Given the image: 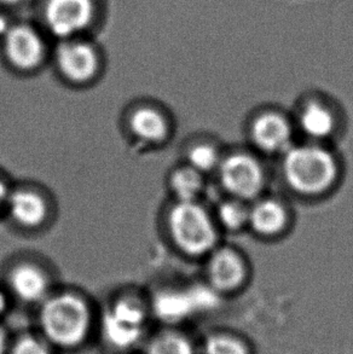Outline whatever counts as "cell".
<instances>
[{
	"instance_id": "3957f363",
	"label": "cell",
	"mask_w": 353,
	"mask_h": 354,
	"mask_svg": "<svg viewBox=\"0 0 353 354\" xmlns=\"http://www.w3.org/2000/svg\"><path fill=\"white\" fill-rule=\"evenodd\" d=\"M215 178L224 195L249 203L267 192L269 187L265 158L249 147L225 149Z\"/></svg>"
},
{
	"instance_id": "277c9868",
	"label": "cell",
	"mask_w": 353,
	"mask_h": 354,
	"mask_svg": "<svg viewBox=\"0 0 353 354\" xmlns=\"http://www.w3.org/2000/svg\"><path fill=\"white\" fill-rule=\"evenodd\" d=\"M247 147L264 158H280L299 139L291 113L281 106H263L246 121Z\"/></svg>"
},
{
	"instance_id": "44dd1931",
	"label": "cell",
	"mask_w": 353,
	"mask_h": 354,
	"mask_svg": "<svg viewBox=\"0 0 353 354\" xmlns=\"http://www.w3.org/2000/svg\"><path fill=\"white\" fill-rule=\"evenodd\" d=\"M148 354H196V350L185 336L166 333L150 344Z\"/></svg>"
},
{
	"instance_id": "4316f807",
	"label": "cell",
	"mask_w": 353,
	"mask_h": 354,
	"mask_svg": "<svg viewBox=\"0 0 353 354\" xmlns=\"http://www.w3.org/2000/svg\"><path fill=\"white\" fill-rule=\"evenodd\" d=\"M24 0H0V5H4V6H14V5L19 4L22 3Z\"/></svg>"
},
{
	"instance_id": "ffe728a7",
	"label": "cell",
	"mask_w": 353,
	"mask_h": 354,
	"mask_svg": "<svg viewBox=\"0 0 353 354\" xmlns=\"http://www.w3.org/2000/svg\"><path fill=\"white\" fill-rule=\"evenodd\" d=\"M202 354H251V352L248 345L239 336L218 331L206 337Z\"/></svg>"
},
{
	"instance_id": "4fadbf2b",
	"label": "cell",
	"mask_w": 353,
	"mask_h": 354,
	"mask_svg": "<svg viewBox=\"0 0 353 354\" xmlns=\"http://www.w3.org/2000/svg\"><path fill=\"white\" fill-rule=\"evenodd\" d=\"M208 178L185 162L173 168L168 177V189L173 201H202L208 187Z\"/></svg>"
},
{
	"instance_id": "5bb4252c",
	"label": "cell",
	"mask_w": 353,
	"mask_h": 354,
	"mask_svg": "<svg viewBox=\"0 0 353 354\" xmlns=\"http://www.w3.org/2000/svg\"><path fill=\"white\" fill-rule=\"evenodd\" d=\"M6 207L11 218L24 227H38L48 216V205L45 200L28 190L10 192Z\"/></svg>"
},
{
	"instance_id": "7c38bea8",
	"label": "cell",
	"mask_w": 353,
	"mask_h": 354,
	"mask_svg": "<svg viewBox=\"0 0 353 354\" xmlns=\"http://www.w3.org/2000/svg\"><path fill=\"white\" fill-rule=\"evenodd\" d=\"M145 312L132 299L115 302L103 318V334L111 345L126 348L138 340L143 330Z\"/></svg>"
},
{
	"instance_id": "cb8c5ba5",
	"label": "cell",
	"mask_w": 353,
	"mask_h": 354,
	"mask_svg": "<svg viewBox=\"0 0 353 354\" xmlns=\"http://www.w3.org/2000/svg\"><path fill=\"white\" fill-rule=\"evenodd\" d=\"M10 192L8 190V187L5 184L4 180L0 178V212L1 209L6 207V202L9 198Z\"/></svg>"
},
{
	"instance_id": "5b68a950",
	"label": "cell",
	"mask_w": 353,
	"mask_h": 354,
	"mask_svg": "<svg viewBox=\"0 0 353 354\" xmlns=\"http://www.w3.org/2000/svg\"><path fill=\"white\" fill-rule=\"evenodd\" d=\"M299 139L333 144L344 131L345 115L339 104L323 92H306L291 111Z\"/></svg>"
},
{
	"instance_id": "ac0fdd59",
	"label": "cell",
	"mask_w": 353,
	"mask_h": 354,
	"mask_svg": "<svg viewBox=\"0 0 353 354\" xmlns=\"http://www.w3.org/2000/svg\"><path fill=\"white\" fill-rule=\"evenodd\" d=\"M212 212L223 235L248 231L249 202L224 195L212 208Z\"/></svg>"
},
{
	"instance_id": "ba28073f",
	"label": "cell",
	"mask_w": 353,
	"mask_h": 354,
	"mask_svg": "<svg viewBox=\"0 0 353 354\" xmlns=\"http://www.w3.org/2000/svg\"><path fill=\"white\" fill-rule=\"evenodd\" d=\"M296 214L286 198L267 192L249 203L248 232L254 237L275 242L288 236Z\"/></svg>"
},
{
	"instance_id": "6da1fadb",
	"label": "cell",
	"mask_w": 353,
	"mask_h": 354,
	"mask_svg": "<svg viewBox=\"0 0 353 354\" xmlns=\"http://www.w3.org/2000/svg\"><path fill=\"white\" fill-rule=\"evenodd\" d=\"M278 161L287 190L304 201L333 195L344 177V162L333 144L298 139Z\"/></svg>"
},
{
	"instance_id": "52a82bcc",
	"label": "cell",
	"mask_w": 353,
	"mask_h": 354,
	"mask_svg": "<svg viewBox=\"0 0 353 354\" xmlns=\"http://www.w3.org/2000/svg\"><path fill=\"white\" fill-rule=\"evenodd\" d=\"M203 261L205 282L220 297H234L248 287L253 273L251 260L234 244L221 242Z\"/></svg>"
},
{
	"instance_id": "d6986e66",
	"label": "cell",
	"mask_w": 353,
	"mask_h": 354,
	"mask_svg": "<svg viewBox=\"0 0 353 354\" xmlns=\"http://www.w3.org/2000/svg\"><path fill=\"white\" fill-rule=\"evenodd\" d=\"M154 307L156 315L166 322L184 321L199 313L192 288L161 292L156 297Z\"/></svg>"
},
{
	"instance_id": "2e32d148",
	"label": "cell",
	"mask_w": 353,
	"mask_h": 354,
	"mask_svg": "<svg viewBox=\"0 0 353 354\" xmlns=\"http://www.w3.org/2000/svg\"><path fill=\"white\" fill-rule=\"evenodd\" d=\"M10 286L17 297L27 302L42 300L48 290L46 274L33 265L24 263L10 273Z\"/></svg>"
},
{
	"instance_id": "484cf974",
	"label": "cell",
	"mask_w": 353,
	"mask_h": 354,
	"mask_svg": "<svg viewBox=\"0 0 353 354\" xmlns=\"http://www.w3.org/2000/svg\"><path fill=\"white\" fill-rule=\"evenodd\" d=\"M6 308V297H5L4 292L0 290V315L5 311Z\"/></svg>"
},
{
	"instance_id": "603a6c76",
	"label": "cell",
	"mask_w": 353,
	"mask_h": 354,
	"mask_svg": "<svg viewBox=\"0 0 353 354\" xmlns=\"http://www.w3.org/2000/svg\"><path fill=\"white\" fill-rule=\"evenodd\" d=\"M12 19H10L9 15L5 14V12H0V41L3 40L5 35L8 34L10 28L12 27Z\"/></svg>"
},
{
	"instance_id": "e0dca14e",
	"label": "cell",
	"mask_w": 353,
	"mask_h": 354,
	"mask_svg": "<svg viewBox=\"0 0 353 354\" xmlns=\"http://www.w3.org/2000/svg\"><path fill=\"white\" fill-rule=\"evenodd\" d=\"M225 147L218 139L212 137H200L194 139L185 149L184 162L207 177H215V171L224 156Z\"/></svg>"
},
{
	"instance_id": "7402d4cb",
	"label": "cell",
	"mask_w": 353,
	"mask_h": 354,
	"mask_svg": "<svg viewBox=\"0 0 353 354\" xmlns=\"http://www.w3.org/2000/svg\"><path fill=\"white\" fill-rule=\"evenodd\" d=\"M11 354H50L46 346L33 337H24L15 346Z\"/></svg>"
},
{
	"instance_id": "7a4b0ae2",
	"label": "cell",
	"mask_w": 353,
	"mask_h": 354,
	"mask_svg": "<svg viewBox=\"0 0 353 354\" xmlns=\"http://www.w3.org/2000/svg\"><path fill=\"white\" fill-rule=\"evenodd\" d=\"M168 235L179 253L203 260L221 241L212 208L202 201L176 202L168 213Z\"/></svg>"
},
{
	"instance_id": "30bf717a",
	"label": "cell",
	"mask_w": 353,
	"mask_h": 354,
	"mask_svg": "<svg viewBox=\"0 0 353 354\" xmlns=\"http://www.w3.org/2000/svg\"><path fill=\"white\" fill-rule=\"evenodd\" d=\"M1 44L8 62L21 72L38 69L48 53V45L42 32L26 22H15Z\"/></svg>"
},
{
	"instance_id": "8992f818",
	"label": "cell",
	"mask_w": 353,
	"mask_h": 354,
	"mask_svg": "<svg viewBox=\"0 0 353 354\" xmlns=\"http://www.w3.org/2000/svg\"><path fill=\"white\" fill-rule=\"evenodd\" d=\"M40 322L50 340L61 346H74L87 336L90 312L82 297L63 292L44 304Z\"/></svg>"
},
{
	"instance_id": "9a60e30c",
	"label": "cell",
	"mask_w": 353,
	"mask_h": 354,
	"mask_svg": "<svg viewBox=\"0 0 353 354\" xmlns=\"http://www.w3.org/2000/svg\"><path fill=\"white\" fill-rule=\"evenodd\" d=\"M131 131L136 138L144 143L161 144L171 134V124L161 111L154 108H141L129 120Z\"/></svg>"
},
{
	"instance_id": "8fae6325",
	"label": "cell",
	"mask_w": 353,
	"mask_h": 354,
	"mask_svg": "<svg viewBox=\"0 0 353 354\" xmlns=\"http://www.w3.org/2000/svg\"><path fill=\"white\" fill-rule=\"evenodd\" d=\"M55 58L63 77L74 84L91 82L100 68L97 48L82 37L58 40Z\"/></svg>"
},
{
	"instance_id": "d4e9b609",
	"label": "cell",
	"mask_w": 353,
	"mask_h": 354,
	"mask_svg": "<svg viewBox=\"0 0 353 354\" xmlns=\"http://www.w3.org/2000/svg\"><path fill=\"white\" fill-rule=\"evenodd\" d=\"M6 348V340H5L4 331L0 329V354H4Z\"/></svg>"
},
{
	"instance_id": "9c48e42d",
	"label": "cell",
	"mask_w": 353,
	"mask_h": 354,
	"mask_svg": "<svg viewBox=\"0 0 353 354\" xmlns=\"http://www.w3.org/2000/svg\"><path fill=\"white\" fill-rule=\"evenodd\" d=\"M95 0H46L45 28L57 40L82 37L96 17Z\"/></svg>"
}]
</instances>
